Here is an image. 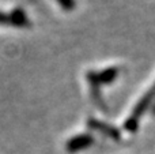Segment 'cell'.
I'll return each instance as SVG.
<instances>
[{"label": "cell", "mask_w": 155, "mask_h": 154, "mask_svg": "<svg viewBox=\"0 0 155 154\" xmlns=\"http://www.w3.org/2000/svg\"><path fill=\"white\" fill-rule=\"evenodd\" d=\"M90 143H91V136L80 135V136H78V138L72 139V141L68 143V149H70L71 152H74V150H78V149H80V147L88 146Z\"/></svg>", "instance_id": "3"}, {"label": "cell", "mask_w": 155, "mask_h": 154, "mask_svg": "<svg viewBox=\"0 0 155 154\" xmlns=\"http://www.w3.org/2000/svg\"><path fill=\"white\" fill-rule=\"evenodd\" d=\"M154 98H155V83H154V86L151 87V89L148 90V92L146 93L144 95H143L142 100H140L139 102L136 104V106H135L134 112H132L131 119H129L128 122L125 123L127 130H129V131H134V130H135L139 116L146 111V109H147V106H150V102L154 100Z\"/></svg>", "instance_id": "1"}, {"label": "cell", "mask_w": 155, "mask_h": 154, "mask_svg": "<svg viewBox=\"0 0 155 154\" xmlns=\"http://www.w3.org/2000/svg\"><path fill=\"white\" fill-rule=\"evenodd\" d=\"M56 2L67 11H71L75 8V0H56Z\"/></svg>", "instance_id": "4"}, {"label": "cell", "mask_w": 155, "mask_h": 154, "mask_svg": "<svg viewBox=\"0 0 155 154\" xmlns=\"http://www.w3.org/2000/svg\"><path fill=\"white\" fill-rule=\"evenodd\" d=\"M0 23L5 25H16V26H22V25L27 23V18L22 11H14L11 14L0 12Z\"/></svg>", "instance_id": "2"}]
</instances>
